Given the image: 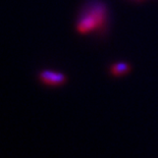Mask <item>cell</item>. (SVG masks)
<instances>
[{"mask_svg": "<svg viewBox=\"0 0 158 158\" xmlns=\"http://www.w3.org/2000/svg\"><path fill=\"white\" fill-rule=\"evenodd\" d=\"M40 79L46 84L49 85H60V84L65 82V76L59 73L49 72V70H45L40 73Z\"/></svg>", "mask_w": 158, "mask_h": 158, "instance_id": "cell-1", "label": "cell"}, {"mask_svg": "<svg viewBox=\"0 0 158 158\" xmlns=\"http://www.w3.org/2000/svg\"><path fill=\"white\" fill-rule=\"evenodd\" d=\"M96 25V22L92 16H86L85 19H83L81 23H79V31L80 32H87L92 30Z\"/></svg>", "mask_w": 158, "mask_h": 158, "instance_id": "cell-2", "label": "cell"}, {"mask_svg": "<svg viewBox=\"0 0 158 158\" xmlns=\"http://www.w3.org/2000/svg\"><path fill=\"white\" fill-rule=\"evenodd\" d=\"M130 65L127 63H124V62H120V63H117V64H114L112 68H111V72L114 75H123V73L129 72L130 70Z\"/></svg>", "mask_w": 158, "mask_h": 158, "instance_id": "cell-3", "label": "cell"}]
</instances>
